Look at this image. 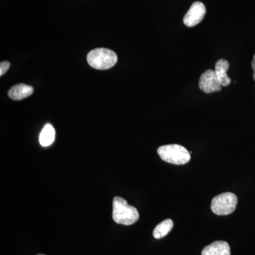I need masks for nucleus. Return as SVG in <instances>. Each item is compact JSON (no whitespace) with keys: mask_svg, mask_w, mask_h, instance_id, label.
<instances>
[{"mask_svg":"<svg viewBox=\"0 0 255 255\" xmlns=\"http://www.w3.org/2000/svg\"><path fill=\"white\" fill-rule=\"evenodd\" d=\"M112 219L119 224L130 226L138 221L140 214L136 208L129 205L123 198L116 196L113 199Z\"/></svg>","mask_w":255,"mask_h":255,"instance_id":"nucleus-1","label":"nucleus"},{"mask_svg":"<svg viewBox=\"0 0 255 255\" xmlns=\"http://www.w3.org/2000/svg\"><path fill=\"white\" fill-rule=\"evenodd\" d=\"M162 160L168 163L182 165L190 161V152L182 145H167L161 146L157 150Z\"/></svg>","mask_w":255,"mask_h":255,"instance_id":"nucleus-2","label":"nucleus"},{"mask_svg":"<svg viewBox=\"0 0 255 255\" xmlns=\"http://www.w3.org/2000/svg\"><path fill=\"white\" fill-rule=\"evenodd\" d=\"M87 60L92 68L97 70H107L117 63V55L110 49L97 48L88 53Z\"/></svg>","mask_w":255,"mask_h":255,"instance_id":"nucleus-3","label":"nucleus"},{"mask_svg":"<svg viewBox=\"0 0 255 255\" xmlns=\"http://www.w3.org/2000/svg\"><path fill=\"white\" fill-rule=\"evenodd\" d=\"M238 204L236 195L231 192L223 193L215 196L211 201V209L218 216H226L232 214Z\"/></svg>","mask_w":255,"mask_h":255,"instance_id":"nucleus-4","label":"nucleus"},{"mask_svg":"<svg viewBox=\"0 0 255 255\" xmlns=\"http://www.w3.org/2000/svg\"><path fill=\"white\" fill-rule=\"evenodd\" d=\"M206 12V7L203 3L199 2V1L194 3L184 16V19H183L184 25L187 27L196 26L204 19Z\"/></svg>","mask_w":255,"mask_h":255,"instance_id":"nucleus-5","label":"nucleus"},{"mask_svg":"<svg viewBox=\"0 0 255 255\" xmlns=\"http://www.w3.org/2000/svg\"><path fill=\"white\" fill-rule=\"evenodd\" d=\"M199 86L201 90L207 94L219 92L222 87L213 70H206L201 75Z\"/></svg>","mask_w":255,"mask_h":255,"instance_id":"nucleus-6","label":"nucleus"},{"mask_svg":"<svg viewBox=\"0 0 255 255\" xmlns=\"http://www.w3.org/2000/svg\"><path fill=\"white\" fill-rule=\"evenodd\" d=\"M201 255H231V248L227 242L215 241L203 249Z\"/></svg>","mask_w":255,"mask_h":255,"instance_id":"nucleus-7","label":"nucleus"},{"mask_svg":"<svg viewBox=\"0 0 255 255\" xmlns=\"http://www.w3.org/2000/svg\"><path fill=\"white\" fill-rule=\"evenodd\" d=\"M228 68L229 63L228 60L225 59L218 60L215 65V73L222 87L228 86L231 82V79L227 74Z\"/></svg>","mask_w":255,"mask_h":255,"instance_id":"nucleus-8","label":"nucleus"},{"mask_svg":"<svg viewBox=\"0 0 255 255\" xmlns=\"http://www.w3.org/2000/svg\"><path fill=\"white\" fill-rule=\"evenodd\" d=\"M33 92V87L25 84H18L10 89L8 95L14 100H21L27 98Z\"/></svg>","mask_w":255,"mask_h":255,"instance_id":"nucleus-9","label":"nucleus"},{"mask_svg":"<svg viewBox=\"0 0 255 255\" xmlns=\"http://www.w3.org/2000/svg\"><path fill=\"white\" fill-rule=\"evenodd\" d=\"M55 131L54 128L50 124H47L43 127L40 134L39 142L43 147H48L55 140Z\"/></svg>","mask_w":255,"mask_h":255,"instance_id":"nucleus-10","label":"nucleus"},{"mask_svg":"<svg viewBox=\"0 0 255 255\" xmlns=\"http://www.w3.org/2000/svg\"><path fill=\"white\" fill-rule=\"evenodd\" d=\"M174 222L172 219H166L156 226L153 231V236L156 239H160L167 236L173 228Z\"/></svg>","mask_w":255,"mask_h":255,"instance_id":"nucleus-11","label":"nucleus"},{"mask_svg":"<svg viewBox=\"0 0 255 255\" xmlns=\"http://www.w3.org/2000/svg\"><path fill=\"white\" fill-rule=\"evenodd\" d=\"M10 68V63L9 61L1 62L0 64V75L2 76Z\"/></svg>","mask_w":255,"mask_h":255,"instance_id":"nucleus-12","label":"nucleus"},{"mask_svg":"<svg viewBox=\"0 0 255 255\" xmlns=\"http://www.w3.org/2000/svg\"><path fill=\"white\" fill-rule=\"evenodd\" d=\"M251 65L253 70V80L255 81V54L253 56V60H252Z\"/></svg>","mask_w":255,"mask_h":255,"instance_id":"nucleus-13","label":"nucleus"},{"mask_svg":"<svg viewBox=\"0 0 255 255\" xmlns=\"http://www.w3.org/2000/svg\"><path fill=\"white\" fill-rule=\"evenodd\" d=\"M43 255V254H38V255Z\"/></svg>","mask_w":255,"mask_h":255,"instance_id":"nucleus-14","label":"nucleus"}]
</instances>
